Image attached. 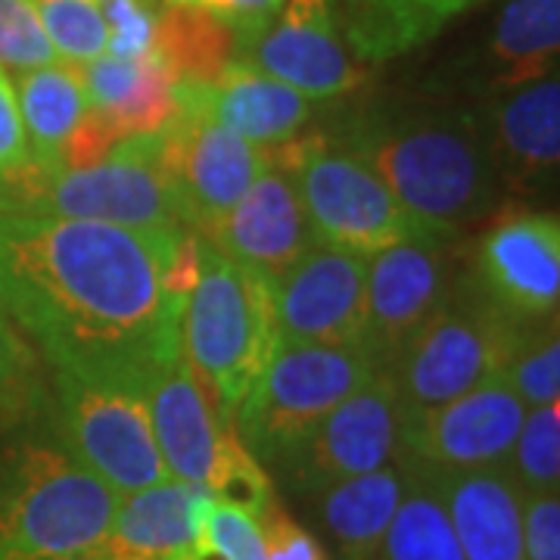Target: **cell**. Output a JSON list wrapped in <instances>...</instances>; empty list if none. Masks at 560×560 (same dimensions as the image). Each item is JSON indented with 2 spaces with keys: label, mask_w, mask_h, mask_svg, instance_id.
I'll list each match as a JSON object with an SVG mask.
<instances>
[{
  "label": "cell",
  "mask_w": 560,
  "mask_h": 560,
  "mask_svg": "<svg viewBox=\"0 0 560 560\" xmlns=\"http://www.w3.org/2000/svg\"><path fill=\"white\" fill-rule=\"evenodd\" d=\"M180 228L0 212V315L32 337L54 371L147 386L180 352L168 261Z\"/></svg>",
  "instance_id": "1"
},
{
  "label": "cell",
  "mask_w": 560,
  "mask_h": 560,
  "mask_svg": "<svg viewBox=\"0 0 560 560\" xmlns=\"http://www.w3.org/2000/svg\"><path fill=\"white\" fill-rule=\"evenodd\" d=\"M352 153L423 224L455 234L499 202V175L482 143L477 113L411 109L364 119Z\"/></svg>",
  "instance_id": "2"
},
{
  "label": "cell",
  "mask_w": 560,
  "mask_h": 560,
  "mask_svg": "<svg viewBox=\"0 0 560 560\" xmlns=\"http://www.w3.org/2000/svg\"><path fill=\"white\" fill-rule=\"evenodd\" d=\"M278 346L271 283L200 237V278L180 308V355L221 423L234 427Z\"/></svg>",
  "instance_id": "3"
},
{
  "label": "cell",
  "mask_w": 560,
  "mask_h": 560,
  "mask_svg": "<svg viewBox=\"0 0 560 560\" xmlns=\"http://www.w3.org/2000/svg\"><path fill=\"white\" fill-rule=\"evenodd\" d=\"M119 495L66 448L25 445L0 464V560H79L94 551Z\"/></svg>",
  "instance_id": "4"
},
{
  "label": "cell",
  "mask_w": 560,
  "mask_h": 560,
  "mask_svg": "<svg viewBox=\"0 0 560 560\" xmlns=\"http://www.w3.org/2000/svg\"><path fill=\"white\" fill-rule=\"evenodd\" d=\"M0 212L106 221L135 231L180 228L160 168V135L125 138L88 168H40L25 160L0 172Z\"/></svg>",
  "instance_id": "5"
},
{
  "label": "cell",
  "mask_w": 560,
  "mask_h": 560,
  "mask_svg": "<svg viewBox=\"0 0 560 560\" xmlns=\"http://www.w3.org/2000/svg\"><path fill=\"white\" fill-rule=\"evenodd\" d=\"M523 337V318L489 296H448L381 374L411 420L504 374Z\"/></svg>",
  "instance_id": "6"
},
{
  "label": "cell",
  "mask_w": 560,
  "mask_h": 560,
  "mask_svg": "<svg viewBox=\"0 0 560 560\" xmlns=\"http://www.w3.org/2000/svg\"><path fill=\"white\" fill-rule=\"evenodd\" d=\"M278 147L271 156L287 165L296 180L315 241L374 256L386 246L418 237H452L448 231L415 219L355 153L327 150L318 140H287Z\"/></svg>",
  "instance_id": "7"
},
{
  "label": "cell",
  "mask_w": 560,
  "mask_h": 560,
  "mask_svg": "<svg viewBox=\"0 0 560 560\" xmlns=\"http://www.w3.org/2000/svg\"><path fill=\"white\" fill-rule=\"evenodd\" d=\"M374 374L361 346L280 342L241 401L234 430L256 458L280 464L320 418Z\"/></svg>",
  "instance_id": "8"
},
{
  "label": "cell",
  "mask_w": 560,
  "mask_h": 560,
  "mask_svg": "<svg viewBox=\"0 0 560 560\" xmlns=\"http://www.w3.org/2000/svg\"><path fill=\"white\" fill-rule=\"evenodd\" d=\"M66 452L116 495L168 480L143 383L57 371Z\"/></svg>",
  "instance_id": "9"
},
{
  "label": "cell",
  "mask_w": 560,
  "mask_h": 560,
  "mask_svg": "<svg viewBox=\"0 0 560 560\" xmlns=\"http://www.w3.org/2000/svg\"><path fill=\"white\" fill-rule=\"evenodd\" d=\"M271 165V150L249 143L202 109L178 106L160 131V168L180 228L202 234Z\"/></svg>",
  "instance_id": "10"
},
{
  "label": "cell",
  "mask_w": 560,
  "mask_h": 560,
  "mask_svg": "<svg viewBox=\"0 0 560 560\" xmlns=\"http://www.w3.org/2000/svg\"><path fill=\"white\" fill-rule=\"evenodd\" d=\"M234 62L290 84L308 101L355 91L361 62L342 44L334 0H283L275 20L234 44Z\"/></svg>",
  "instance_id": "11"
},
{
  "label": "cell",
  "mask_w": 560,
  "mask_h": 560,
  "mask_svg": "<svg viewBox=\"0 0 560 560\" xmlns=\"http://www.w3.org/2000/svg\"><path fill=\"white\" fill-rule=\"evenodd\" d=\"M405 415L389 381L374 374L320 418L312 433L280 460L290 482L302 492H318L330 482L371 474L401 452Z\"/></svg>",
  "instance_id": "12"
},
{
  "label": "cell",
  "mask_w": 560,
  "mask_h": 560,
  "mask_svg": "<svg viewBox=\"0 0 560 560\" xmlns=\"http://www.w3.org/2000/svg\"><path fill=\"white\" fill-rule=\"evenodd\" d=\"M442 243L445 237H418L368 256L359 346L377 374L448 300V261Z\"/></svg>",
  "instance_id": "13"
},
{
  "label": "cell",
  "mask_w": 560,
  "mask_h": 560,
  "mask_svg": "<svg viewBox=\"0 0 560 560\" xmlns=\"http://www.w3.org/2000/svg\"><path fill=\"white\" fill-rule=\"evenodd\" d=\"M523 415L526 405L499 374L458 399L405 420L401 452L433 474L499 467L517 440Z\"/></svg>",
  "instance_id": "14"
},
{
  "label": "cell",
  "mask_w": 560,
  "mask_h": 560,
  "mask_svg": "<svg viewBox=\"0 0 560 560\" xmlns=\"http://www.w3.org/2000/svg\"><path fill=\"white\" fill-rule=\"evenodd\" d=\"M368 256L312 243L275 283V324L280 342L359 346L364 330Z\"/></svg>",
  "instance_id": "15"
},
{
  "label": "cell",
  "mask_w": 560,
  "mask_h": 560,
  "mask_svg": "<svg viewBox=\"0 0 560 560\" xmlns=\"http://www.w3.org/2000/svg\"><path fill=\"white\" fill-rule=\"evenodd\" d=\"M200 237L268 283H275L312 243H318L296 180L275 156L241 200L219 221H212Z\"/></svg>",
  "instance_id": "16"
},
{
  "label": "cell",
  "mask_w": 560,
  "mask_h": 560,
  "mask_svg": "<svg viewBox=\"0 0 560 560\" xmlns=\"http://www.w3.org/2000/svg\"><path fill=\"white\" fill-rule=\"evenodd\" d=\"M480 293L517 318H558L560 221L517 212L499 219L477 246Z\"/></svg>",
  "instance_id": "17"
},
{
  "label": "cell",
  "mask_w": 560,
  "mask_h": 560,
  "mask_svg": "<svg viewBox=\"0 0 560 560\" xmlns=\"http://www.w3.org/2000/svg\"><path fill=\"white\" fill-rule=\"evenodd\" d=\"M477 125L499 184L526 190L548 180L560 162L558 72L499 91L477 113Z\"/></svg>",
  "instance_id": "18"
},
{
  "label": "cell",
  "mask_w": 560,
  "mask_h": 560,
  "mask_svg": "<svg viewBox=\"0 0 560 560\" xmlns=\"http://www.w3.org/2000/svg\"><path fill=\"white\" fill-rule=\"evenodd\" d=\"M175 94L178 106L202 109L219 125L259 147L296 140L302 125L312 119L308 97L259 69L234 60L212 81H178Z\"/></svg>",
  "instance_id": "19"
},
{
  "label": "cell",
  "mask_w": 560,
  "mask_h": 560,
  "mask_svg": "<svg viewBox=\"0 0 560 560\" xmlns=\"http://www.w3.org/2000/svg\"><path fill=\"white\" fill-rule=\"evenodd\" d=\"M143 393L168 477L206 486L221 436L234 427L212 411L180 352L150 371Z\"/></svg>",
  "instance_id": "20"
},
{
  "label": "cell",
  "mask_w": 560,
  "mask_h": 560,
  "mask_svg": "<svg viewBox=\"0 0 560 560\" xmlns=\"http://www.w3.org/2000/svg\"><path fill=\"white\" fill-rule=\"evenodd\" d=\"M433 477L464 560H526L523 489L504 470V464Z\"/></svg>",
  "instance_id": "21"
},
{
  "label": "cell",
  "mask_w": 560,
  "mask_h": 560,
  "mask_svg": "<svg viewBox=\"0 0 560 560\" xmlns=\"http://www.w3.org/2000/svg\"><path fill=\"white\" fill-rule=\"evenodd\" d=\"M209 501L212 492L206 486L172 477L119 495L101 548L116 560H162L200 539Z\"/></svg>",
  "instance_id": "22"
},
{
  "label": "cell",
  "mask_w": 560,
  "mask_h": 560,
  "mask_svg": "<svg viewBox=\"0 0 560 560\" xmlns=\"http://www.w3.org/2000/svg\"><path fill=\"white\" fill-rule=\"evenodd\" d=\"M88 109L101 116L116 138L160 135L178 113L175 75L165 69L156 54L147 57H113L79 66Z\"/></svg>",
  "instance_id": "23"
},
{
  "label": "cell",
  "mask_w": 560,
  "mask_h": 560,
  "mask_svg": "<svg viewBox=\"0 0 560 560\" xmlns=\"http://www.w3.org/2000/svg\"><path fill=\"white\" fill-rule=\"evenodd\" d=\"M408 486V460H389L371 474L318 489L315 514L342 560H374L383 533Z\"/></svg>",
  "instance_id": "24"
},
{
  "label": "cell",
  "mask_w": 560,
  "mask_h": 560,
  "mask_svg": "<svg viewBox=\"0 0 560 560\" xmlns=\"http://www.w3.org/2000/svg\"><path fill=\"white\" fill-rule=\"evenodd\" d=\"M482 0H334L352 57L383 62L415 50Z\"/></svg>",
  "instance_id": "25"
},
{
  "label": "cell",
  "mask_w": 560,
  "mask_h": 560,
  "mask_svg": "<svg viewBox=\"0 0 560 560\" xmlns=\"http://www.w3.org/2000/svg\"><path fill=\"white\" fill-rule=\"evenodd\" d=\"M13 88L28 140V162L40 168H60L62 147L88 113L79 66L50 62L28 69L16 75Z\"/></svg>",
  "instance_id": "26"
},
{
  "label": "cell",
  "mask_w": 560,
  "mask_h": 560,
  "mask_svg": "<svg viewBox=\"0 0 560 560\" xmlns=\"http://www.w3.org/2000/svg\"><path fill=\"white\" fill-rule=\"evenodd\" d=\"M560 0H508L489 40L492 88L508 91L558 72Z\"/></svg>",
  "instance_id": "27"
},
{
  "label": "cell",
  "mask_w": 560,
  "mask_h": 560,
  "mask_svg": "<svg viewBox=\"0 0 560 560\" xmlns=\"http://www.w3.org/2000/svg\"><path fill=\"white\" fill-rule=\"evenodd\" d=\"M374 560H464L436 477L415 460H408L405 495Z\"/></svg>",
  "instance_id": "28"
},
{
  "label": "cell",
  "mask_w": 560,
  "mask_h": 560,
  "mask_svg": "<svg viewBox=\"0 0 560 560\" xmlns=\"http://www.w3.org/2000/svg\"><path fill=\"white\" fill-rule=\"evenodd\" d=\"M234 28L202 10L165 0L156 13L153 54L175 81H212L234 60Z\"/></svg>",
  "instance_id": "29"
},
{
  "label": "cell",
  "mask_w": 560,
  "mask_h": 560,
  "mask_svg": "<svg viewBox=\"0 0 560 560\" xmlns=\"http://www.w3.org/2000/svg\"><path fill=\"white\" fill-rule=\"evenodd\" d=\"M504 470L529 492H558L560 482V405L526 408L517 440L508 452Z\"/></svg>",
  "instance_id": "30"
},
{
  "label": "cell",
  "mask_w": 560,
  "mask_h": 560,
  "mask_svg": "<svg viewBox=\"0 0 560 560\" xmlns=\"http://www.w3.org/2000/svg\"><path fill=\"white\" fill-rule=\"evenodd\" d=\"M35 10L60 62L84 66L109 50V32L94 0H35Z\"/></svg>",
  "instance_id": "31"
},
{
  "label": "cell",
  "mask_w": 560,
  "mask_h": 560,
  "mask_svg": "<svg viewBox=\"0 0 560 560\" xmlns=\"http://www.w3.org/2000/svg\"><path fill=\"white\" fill-rule=\"evenodd\" d=\"M206 489L215 501L241 508L249 517H256L261 508L275 499L268 474L261 470L259 458L243 445L237 430H228L221 436L212 470L206 477Z\"/></svg>",
  "instance_id": "32"
},
{
  "label": "cell",
  "mask_w": 560,
  "mask_h": 560,
  "mask_svg": "<svg viewBox=\"0 0 560 560\" xmlns=\"http://www.w3.org/2000/svg\"><path fill=\"white\" fill-rule=\"evenodd\" d=\"M504 381L526 408H539L560 399L558 318L536 337H523L504 368Z\"/></svg>",
  "instance_id": "33"
},
{
  "label": "cell",
  "mask_w": 560,
  "mask_h": 560,
  "mask_svg": "<svg viewBox=\"0 0 560 560\" xmlns=\"http://www.w3.org/2000/svg\"><path fill=\"white\" fill-rule=\"evenodd\" d=\"M50 62L60 57L44 35L35 0H0V69L28 72Z\"/></svg>",
  "instance_id": "34"
},
{
  "label": "cell",
  "mask_w": 560,
  "mask_h": 560,
  "mask_svg": "<svg viewBox=\"0 0 560 560\" xmlns=\"http://www.w3.org/2000/svg\"><path fill=\"white\" fill-rule=\"evenodd\" d=\"M101 10L113 57H147L153 54L156 10L150 0H94Z\"/></svg>",
  "instance_id": "35"
},
{
  "label": "cell",
  "mask_w": 560,
  "mask_h": 560,
  "mask_svg": "<svg viewBox=\"0 0 560 560\" xmlns=\"http://www.w3.org/2000/svg\"><path fill=\"white\" fill-rule=\"evenodd\" d=\"M256 523H259L261 545H265V560H327L318 539L308 529H302L300 523L280 508L278 499H271L261 508Z\"/></svg>",
  "instance_id": "36"
},
{
  "label": "cell",
  "mask_w": 560,
  "mask_h": 560,
  "mask_svg": "<svg viewBox=\"0 0 560 560\" xmlns=\"http://www.w3.org/2000/svg\"><path fill=\"white\" fill-rule=\"evenodd\" d=\"M523 558L560 560L558 492H529V495H523Z\"/></svg>",
  "instance_id": "37"
},
{
  "label": "cell",
  "mask_w": 560,
  "mask_h": 560,
  "mask_svg": "<svg viewBox=\"0 0 560 560\" xmlns=\"http://www.w3.org/2000/svg\"><path fill=\"white\" fill-rule=\"evenodd\" d=\"M35 352L22 340L20 327L0 315V399L28 401L35 393Z\"/></svg>",
  "instance_id": "38"
},
{
  "label": "cell",
  "mask_w": 560,
  "mask_h": 560,
  "mask_svg": "<svg viewBox=\"0 0 560 560\" xmlns=\"http://www.w3.org/2000/svg\"><path fill=\"white\" fill-rule=\"evenodd\" d=\"M168 3H184V7H194V10H202L215 20L228 22L237 38L259 32L261 25L275 20V13L283 7V0H168Z\"/></svg>",
  "instance_id": "39"
},
{
  "label": "cell",
  "mask_w": 560,
  "mask_h": 560,
  "mask_svg": "<svg viewBox=\"0 0 560 560\" xmlns=\"http://www.w3.org/2000/svg\"><path fill=\"white\" fill-rule=\"evenodd\" d=\"M28 160V140L22 128L16 88L10 75L0 69V172H10Z\"/></svg>",
  "instance_id": "40"
},
{
  "label": "cell",
  "mask_w": 560,
  "mask_h": 560,
  "mask_svg": "<svg viewBox=\"0 0 560 560\" xmlns=\"http://www.w3.org/2000/svg\"><path fill=\"white\" fill-rule=\"evenodd\" d=\"M79 560H116V558H109V555L103 551L101 545H97L94 551H88V555H84V558H79Z\"/></svg>",
  "instance_id": "41"
}]
</instances>
